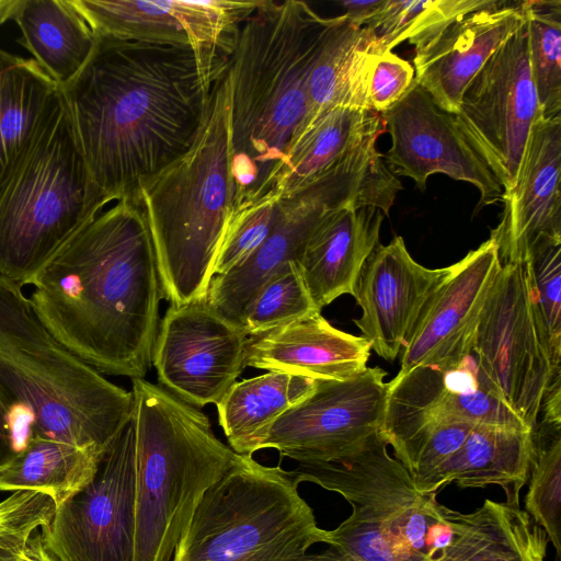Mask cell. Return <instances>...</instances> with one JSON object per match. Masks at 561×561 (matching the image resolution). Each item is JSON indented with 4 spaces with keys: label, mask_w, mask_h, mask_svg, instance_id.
I'll list each match as a JSON object with an SVG mask.
<instances>
[{
    "label": "cell",
    "mask_w": 561,
    "mask_h": 561,
    "mask_svg": "<svg viewBox=\"0 0 561 561\" xmlns=\"http://www.w3.org/2000/svg\"><path fill=\"white\" fill-rule=\"evenodd\" d=\"M96 37L90 59L61 90L99 188L108 199L136 196L192 147L213 87L187 46Z\"/></svg>",
    "instance_id": "cell-1"
},
{
    "label": "cell",
    "mask_w": 561,
    "mask_h": 561,
    "mask_svg": "<svg viewBox=\"0 0 561 561\" xmlns=\"http://www.w3.org/2000/svg\"><path fill=\"white\" fill-rule=\"evenodd\" d=\"M31 285L38 318L75 355L102 374L145 378L162 291L137 196L108 202Z\"/></svg>",
    "instance_id": "cell-2"
},
{
    "label": "cell",
    "mask_w": 561,
    "mask_h": 561,
    "mask_svg": "<svg viewBox=\"0 0 561 561\" xmlns=\"http://www.w3.org/2000/svg\"><path fill=\"white\" fill-rule=\"evenodd\" d=\"M342 20L305 1L261 0L243 23L227 71L230 213L270 197L306 114L311 70Z\"/></svg>",
    "instance_id": "cell-3"
},
{
    "label": "cell",
    "mask_w": 561,
    "mask_h": 561,
    "mask_svg": "<svg viewBox=\"0 0 561 561\" xmlns=\"http://www.w3.org/2000/svg\"><path fill=\"white\" fill-rule=\"evenodd\" d=\"M170 306L205 300L230 213L229 82L213 87L188 151L137 191Z\"/></svg>",
    "instance_id": "cell-4"
},
{
    "label": "cell",
    "mask_w": 561,
    "mask_h": 561,
    "mask_svg": "<svg viewBox=\"0 0 561 561\" xmlns=\"http://www.w3.org/2000/svg\"><path fill=\"white\" fill-rule=\"evenodd\" d=\"M0 390L34 417L33 436L105 450L130 420L133 392L58 341L22 287L0 276Z\"/></svg>",
    "instance_id": "cell-5"
},
{
    "label": "cell",
    "mask_w": 561,
    "mask_h": 561,
    "mask_svg": "<svg viewBox=\"0 0 561 561\" xmlns=\"http://www.w3.org/2000/svg\"><path fill=\"white\" fill-rule=\"evenodd\" d=\"M136 447L134 561H170L206 492L239 454L208 416L160 385L131 379Z\"/></svg>",
    "instance_id": "cell-6"
},
{
    "label": "cell",
    "mask_w": 561,
    "mask_h": 561,
    "mask_svg": "<svg viewBox=\"0 0 561 561\" xmlns=\"http://www.w3.org/2000/svg\"><path fill=\"white\" fill-rule=\"evenodd\" d=\"M111 201L90 174L60 89L0 185V276L31 285Z\"/></svg>",
    "instance_id": "cell-7"
},
{
    "label": "cell",
    "mask_w": 561,
    "mask_h": 561,
    "mask_svg": "<svg viewBox=\"0 0 561 561\" xmlns=\"http://www.w3.org/2000/svg\"><path fill=\"white\" fill-rule=\"evenodd\" d=\"M287 473L351 504L352 514L327 530V545L351 561H432L451 537L447 506L415 489L380 430L334 459L299 462Z\"/></svg>",
    "instance_id": "cell-8"
},
{
    "label": "cell",
    "mask_w": 561,
    "mask_h": 561,
    "mask_svg": "<svg viewBox=\"0 0 561 561\" xmlns=\"http://www.w3.org/2000/svg\"><path fill=\"white\" fill-rule=\"evenodd\" d=\"M298 484L280 467L238 455L204 495L170 561H351L327 543Z\"/></svg>",
    "instance_id": "cell-9"
},
{
    "label": "cell",
    "mask_w": 561,
    "mask_h": 561,
    "mask_svg": "<svg viewBox=\"0 0 561 561\" xmlns=\"http://www.w3.org/2000/svg\"><path fill=\"white\" fill-rule=\"evenodd\" d=\"M387 197V181L377 158L367 148L355 149L314 181L278 199L268 237L242 264L211 278L206 302L241 327L260 288L288 262H297L308 238L327 217L354 205L381 208Z\"/></svg>",
    "instance_id": "cell-10"
},
{
    "label": "cell",
    "mask_w": 561,
    "mask_h": 561,
    "mask_svg": "<svg viewBox=\"0 0 561 561\" xmlns=\"http://www.w3.org/2000/svg\"><path fill=\"white\" fill-rule=\"evenodd\" d=\"M473 354L505 404L534 428L561 367L551 362L527 260L501 264L479 317Z\"/></svg>",
    "instance_id": "cell-11"
},
{
    "label": "cell",
    "mask_w": 561,
    "mask_h": 561,
    "mask_svg": "<svg viewBox=\"0 0 561 561\" xmlns=\"http://www.w3.org/2000/svg\"><path fill=\"white\" fill-rule=\"evenodd\" d=\"M459 421L533 430L501 399L473 352L454 366L419 365L387 382L380 432L405 469L436 427Z\"/></svg>",
    "instance_id": "cell-12"
},
{
    "label": "cell",
    "mask_w": 561,
    "mask_h": 561,
    "mask_svg": "<svg viewBox=\"0 0 561 561\" xmlns=\"http://www.w3.org/2000/svg\"><path fill=\"white\" fill-rule=\"evenodd\" d=\"M95 35L183 45L206 82L228 71L243 23L261 0H70Z\"/></svg>",
    "instance_id": "cell-13"
},
{
    "label": "cell",
    "mask_w": 561,
    "mask_h": 561,
    "mask_svg": "<svg viewBox=\"0 0 561 561\" xmlns=\"http://www.w3.org/2000/svg\"><path fill=\"white\" fill-rule=\"evenodd\" d=\"M539 111L524 19L520 27L469 83L459 111L454 115L459 130L504 192L515 183L529 130Z\"/></svg>",
    "instance_id": "cell-14"
},
{
    "label": "cell",
    "mask_w": 561,
    "mask_h": 561,
    "mask_svg": "<svg viewBox=\"0 0 561 561\" xmlns=\"http://www.w3.org/2000/svg\"><path fill=\"white\" fill-rule=\"evenodd\" d=\"M136 447L133 415L103 453L92 480L39 528L60 561H134Z\"/></svg>",
    "instance_id": "cell-15"
},
{
    "label": "cell",
    "mask_w": 561,
    "mask_h": 561,
    "mask_svg": "<svg viewBox=\"0 0 561 561\" xmlns=\"http://www.w3.org/2000/svg\"><path fill=\"white\" fill-rule=\"evenodd\" d=\"M387 373L366 366L343 378L317 380L312 393L279 416L255 450L276 449L299 462L334 459L380 430L387 399Z\"/></svg>",
    "instance_id": "cell-16"
},
{
    "label": "cell",
    "mask_w": 561,
    "mask_h": 561,
    "mask_svg": "<svg viewBox=\"0 0 561 561\" xmlns=\"http://www.w3.org/2000/svg\"><path fill=\"white\" fill-rule=\"evenodd\" d=\"M249 335L206 300L170 306L159 324L151 365L159 385L196 408L217 404L244 369Z\"/></svg>",
    "instance_id": "cell-17"
},
{
    "label": "cell",
    "mask_w": 561,
    "mask_h": 561,
    "mask_svg": "<svg viewBox=\"0 0 561 561\" xmlns=\"http://www.w3.org/2000/svg\"><path fill=\"white\" fill-rule=\"evenodd\" d=\"M380 115L391 137L383 159L396 176L410 178L424 191L431 175L443 173L474 185L479 207L502 202V185L461 134L454 115L440 110L416 81Z\"/></svg>",
    "instance_id": "cell-18"
},
{
    "label": "cell",
    "mask_w": 561,
    "mask_h": 561,
    "mask_svg": "<svg viewBox=\"0 0 561 561\" xmlns=\"http://www.w3.org/2000/svg\"><path fill=\"white\" fill-rule=\"evenodd\" d=\"M500 268L491 238L449 266L401 351L399 373L419 365L454 366L473 352L479 317Z\"/></svg>",
    "instance_id": "cell-19"
},
{
    "label": "cell",
    "mask_w": 561,
    "mask_h": 561,
    "mask_svg": "<svg viewBox=\"0 0 561 561\" xmlns=\"http://www.w3.org/2000/svg\"><path fill=\"white\" fill-rule=\"evenodd\" d=\"M448 271L449 266L428 268L417 263L402 237L376 245L356 282L354 297L362 316L353 320L373 351L387 360L398 357Z\"/></svg>",
    "instance_id": "cell-20"
},
{
    "label": "cell",
    "mask_w": 561,
    "mask_h": 561,
    "mask_svg": "<svg viewBox=\"0 0 561 561\" xmlns=\"http://www.w3.org/2000/svg\"><path fill=\"white\" fill-rule=\"evenodd\" d=\"M561 116L539 111L513 187L503 193L501 220L490 238L500 263L524 262L540 239L561 241Z\"/></svg>",
    "instance_id": "cell-21"
},
{
    "label": "cell",
    "mask_w": 561,
    "mask_h": 561,
    "mask_svg": "<svg viewBox=\"0 0 561 561\" xmlns=\"http://www.w3.org/2000/svg\"><path fill=\"white\" fill-rule=\"evenodd\" d=\"M520 2L463 15L415 51V81L440 110L458 113L469 83L524 23Z\"/></svg>",
    "instance_id": "cell-22"
},
{
    "label": "cell",
    "mask_w": 561,
    "mask_h": 561,
    "mask_svg": "<svg viewBox=\"0 0 561 561\" xmlns=\"http://www.w3.org/2000/svg\"><path fill=\"white\" fill-rule=\"evenodd\" d=\"M370 351L369 342L362 335L334 328L319 311L249 337L244 367L316 380L343 379L367 366Z\"/></svg>",
    "instance_id": "cell-23"
},
{
    "label": "cell",
    "mask_w": 561,
    "mask_h": 561,
    "mask_svg": "<svg viewBox=\"0 0 561 561\" xmlns=\"http://www.w3.org/2000/svg\"><path fill=\"white\" fill-rule=\"evenodd\" d=\"M382 220L377 207L351 206L327 217L308 238L296 263L319 310L342 295L354 296L359 272L379 243Z\"/></svg>",
    "instance_id": "cell-24"
},
{
    "label": "cell",
    "mask_w": 561,
    "mask_h": 561,
    "mask_svg": "<svg viewBox=\"0 0 561 561\" xmlns=\"http://www.w3.org/2000/svg\"><path fill=\"white\" fill-rule=\"evenodd\" d=\"M451 537L432 561H545L548 536L520 508L486 499L461 513L447 507Z\"/></svg>",
    "instance_id": "cell-25"
},
{
    "label": "cell",
    "mask_w": 561,
    "mask_h": 561,
    "mask_svg": "<svg viewBox=\"0 0 561 561\" xmlns=\"http://www.w3.org/2000/svg\"><path fill=\"white\" fill-rule=\"evenodd\" d=\"M382 131L381 115L373 111L354 107L327 111L290 140L270 197L282 199L291 195Z\"/></svg>",
    "instance_id": "cell-26"
},
{
    "label": "cell",
    "mask_w": 561,
    "mask_h": 561,
    "mask_svg": "<svg viewBox=\"0 0 561 561\" xmlns=\"http://www.w3.org/2000/svg\"><path fill=\"white\" fill-rule=\"evenodd\" d=\"M533 454V430L476 424L461 447L437 473L433 492L455 482L459 488L500 486L506 503L519 506Z\"/></svg>",
    "instance_id": "cell-27"
},
{
    "label": "cell",
    "mask_w": 561,
    "mask_h": 561,
    "mask_svg": "<svg viewBox=\"0 0 561 561\" xmlns=\"http://www.w3.org/2000/svg\"><path fill=\"white\" fill-rule=\"evenodd\" d=\"M376 54L374 31L356 27L343 15L311 70L306 114L294 137L334 107L370 111L368 81Z\"/></svg>",
    "instance_id": "cell-28"
},
{
    "label": "cell",
    "mask_w": 561,
    "mask_h": 561,
    "mask_svg": "<svg viewBox=\"0 0 561 561\" xmlns=\"http://www.w3.org/2000/svg\"><path fill=\"white\" fill-rule=\"evenodd\" d=\"M12 20L22 33L19 43L60 88L77 77L96 45L70 0H21Z\"/></svg>",
    "instance_id": "cell-29"
},
{
    "label": "cell",
    "mask_w": 561,
    "mask_h": 561,
    "mask_svg": "<svg viewBox=\"0 0 561 561\" xmlns=\"http://www.w3.org/2000/svg\"><path fill=\"white\" fill-rule=\"evenodd\" d=\"M316 386V379L277 370L236 381L216 404L231 449L252 456L272 423L310 396Z\"/></svg>",
    "instance_id": "cell-30"
},
{
    "label": "cell",
    "mask_w": 561,
    "mask_h": 561,
    "mask_svg": "<svg viewBox=\"0 0 561 561\" xmlns=\"http://www.w3.org/2000/svg\"><path fill=\"white\" fill-rule=\"evenodd\" d=\"M60 89L33 58L0 48V185Z\"/></svg>",
    "instance_id": "cell-31"
},
{
    "label": "cell",
    "mask_w": 561,
    "mask_h": 561,
    "mask_svg": "<svg viewBox=\"0 0 561 561\" xmlns=\"http://www.w3.org/2000/svg\"><path fill=\"white\" fill-rule=\"evenodd\" d=\"M105 450L32 436L0 469V491L44 493L57 508L92 480Z\"/></svg>",
    "instance_id": "cell-32"
},
{
    "label": "cell",
    "mask_w": 561,
    "mask_h": 561,
    "mask_svg": "<svg viewBox=\"0 0 561 561\" xmlns=\"http://www.w3.org/2000/svg\"><path fill=\"white\" fill-rule=\"evenodd\" d=\"M506 0H386L366 25L374 31L378 54L404 41L423 48L448 25L469 13L496 8Z\"/></svg>",
    "instance_id": "cell-33"
},
{
    "label": "cell",
    "mask_w": 561,
    "mask_h": 561,
    "mask_svg": "<svg viewBox=\"0 0 561 561\" xmlns=\"http://www.w3.org/2000/svg\"><path fill=\"white\" fill-rule=\"evenodd\" d=\"M525 512L540 526L561 559V425L538 421L533 428V454Z\"/></svg>",
    "instance_id": "cell-34"
},
{
    "label": "cell",
    "mask_w": 561,
    "mask_h": 561,
    "mask_svg": "<svg viewBox=\"0 0 561 561\" xmlns=\"http://www.w3.org/2000/svg\"><path fill=\"white\" fill-rule=\"evenodd\" d=\"M529 37V61L543 117L561 116V1L520 2Z\"/></svg>",
    "instance_id": "cell-35"
},
{
    "label": "cell",
    "mask_w": 561,
    "mask_h": 561,
    "mask_svg": "<svg viewBox=\"0 0 561 561\" xmlns=\"http://www.w3.org/2000/svg\"><path fill=\"white\" fill-rule=\"evenodd\" d=\"M319 311L297 263L288 262L260 288L241 328L249 337L257 336Z\"/></svg>",
    "instance_id": "cell-36"
},
{
    "label": "cell",
    "mask_w": 561,
    "mask_h": 561,
    "mask_svg": "<svg viewBox=\"0 0 561 561\" xmlns=\"http://www.w3.org/2000/svg\"><path fill=\"white\" fill-rule=\"evenodd\" d=\"M530 279L554 367L561 364V241L538 240L528 252Z\"/></svg>",
    "instance_id": "cell-37"
},
{
    "label": "cell",
    "mask_w": 561,
    "mask_h": 561,
    "mask_svg": "<svg viewBox=\"0 0 561 561\" xmlns=\"http://www.w3.org/2000/svg\"><path fill=\"white\" fill-rule=\"evenodd\" d=\"M277 202L273 197H264L229 214L213 277L242 264L265 241L276 221Z\"/></svg>",
    "instance_id": "cell-38"
},
{
    "label": "cell",
    "mask_w": 561,
    "mask_h": 561,
    "mask_svg": "<svg viewBox=\"0 0 561 561\" xmlns=\"http://www.w3.org/2000/svg\"><path fill=\"white\" fill-rule=\"evenodd\" d=\"M415 81L413 66L392 51L376 54L368 81L369 110L382 114L397 104Z\"/></svg>",
    "instance_id": "cell-39"
},
{
    "label": "cell",
    "mask_w": 561,
    "mask_h": 561,
    "mask_svg": "<svg viewBox=\"0 0 561 561\" xmlns=\"http://www.w3.org/2000/svg\"><path fill=\"white\" fill-rule=\"evenodd\" d=\"M56 506L50 496L34 491L13 492L0 502V530L38 529L51 520Z\"/></svg>",
    "instance_id": "cell-40"
},
{
    "label": "cell",
    "mask_w": 561,
    "mask_h": 561,
    "mask_svg": "<svg viewBox=\"0 0 561 561\" xmlns=\"http://www.w3.org/2000/svg\"><path fill=\"white\" fill-rule=\"evenodd\" d=\"M33 426V414L0 390V469L26 445Z\"/></svg>",
    "instance_id": "cell-41"
},
{
    "label": "cell",
    "mask_w": 561,
    "mask_h": 561,
    "mask_svg": "<svg viewBox=\"0 0 561 561\" xmlns=\"http://www.w3.org/2000/svg\"><path fill=\"white\" fill-rule=\"evenodd\" d=\"M0 561H60L45 545L42 533L36 529L23 543L0 547Z\"/></svg>",
    "instance_id": "cell-42"
},
{
    "label": "cell",
    "mask_w": 561,
    "mask_h": 561,
    "mask_svg": "<svg viewBox=\"0 0 561 561\" xmlns=\"http://www.w3.org/2000/svg\"><path fill=\"white\" fill-rule=\"evenodd\" d=\"M541 422L561 425V371L552 376L541 400Z\"/></svg>",
    "instance_id": "cell-43"
},
{
    "label": "cell",
    "mask_w": 561,
    "mask_h": 561,
    "mask_svg": "<svg viewBox=\"0 0 561 561\" xmlns=\"http://www.w3.org/2000/svg\"><path fill=\"white\" fill-rule=\"evenodd\" d=\"M386 0H345L341 4L345 9L343 13L346 21L356 26H366L377 12L381 9Z\"/></svg>",
    "instance_id": "cell-44"
},
{
    "label": "cell",
    "mask_w": 561,
    "mask_h": 561,
    "mask_svg": "<svg viewBox=\"0 0 561 561\" xmlns=\"http://www.w3.org/2000/svg\"><path fill=\"white\" fill-rule=\"evenodd\" d=\"M21 0H0V25L12 20Z\"/></svg>",
    "instance_id": "cell-45"
},
{
    "label": "cell",
    "mask_w": 561,
    "mask_h": 561,
    "mask_svg": "<svg viewBox=\"0 0 561 561\" xmlns=\"http://www.w3.org/2000/svg\"><path fill=\"white\" fill-rule=\"evenodd\" d=\"M22 528V527H21Z\"/></svg>",
    "instance_id": "cell-46"
}]
</instances>
